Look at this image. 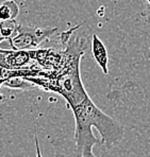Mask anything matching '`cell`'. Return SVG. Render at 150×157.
Wrapping results in <instances>:
<instances>
[{
	"label": "cell",
	"instance_id": "7",
	"mask_svg": "<svg viewBox=\"0 0 150 157\" xmlns=\"http://www.w3.org/2000/svg\"><path fill=\"white\" fill-rule=\"evenodd\" d=\"M140 16L144 18V20L150 26V6L146 4V6L144 8V10L140 12Z\"/></svg>",
	"mask_w": 150,
	"mask_h": 157
},
{
	"label": "cell",
	"instance_id": "4",
	"mask_svg": "<svg viewBox=\"0 0 150 157\" xmlns=\"http://www.w3.org/2000/svg\"><path fill=\"white\" fill-rule=\"evenodd\" d=\"M92 55L95 62L101 68L105 75L109 73V54L105 44L100 38L94 34L92 38Z\"/></svg>",
	"mask_w": 150,
	"mask_h": 157
},
{
	"label": "cell",
	"instance_id": "5",
	"mask_svg": "<svg viewBox=\"0 0 150 157\" xmlns=\"http://www.w3.org/2000/svg\"><path fill=\"white\" fill-rule=\"evenodd\" d=\"M19 13V8L14 0H6L0 6V20L15 19Z\"/></svg>",
	"mask_w": 150,
	"mask_h": 157
},
{
	"label": "cell",
	"instance_id": "10",
	"mask_svg": "<svg viewBox=\"0 0 150 157\" xmlns=\"http://www.w3.org/2000/svg\"><path fill=\"white\" fill-rule=\"evenodd\" d=\"M3 41H6V38H4L3 36L1 35V33H0V44L3 43Z\"/></svg>",
	"mask_w": 150,
	"mask_h": 157
},
{
	"label": "cell",
	"instance_id": "2",
	"mask_svg": "<svg viewBox=\"0 0 150 157\" xmlns=\"http://www.w3.org/2000/svg\"><path fill=\"white\" fill-rule=\"evenodd\" d=\"M57 31V28L31 27L18 24L16 32L8 41L14 50H34L49 39Z\"/></svg>",
	"mask_w": 150,
	"mask_h": 157
},
{
	"label": "cell",
	"instance_id": "8",
	"mask_svg": "<svg viewBox=\"0 0 150 157\" xmlns=\"http://www.w3.org/2000/svg\"><path fill=\"white\" fill-rule=\"evenodd\" d=\"M34 140H35V149H36V157H43L41 154V149H40V142H38V138L36 133H34Z\"/></svg>",
	"mask_w": 150,
	"mask_h": 157
},
{
	"label": "cell",
	"instance_id": "6",
	"mask_svg": "<svg viewBox=\"0 0 150 157\" xmlns=\"http://www.w3.org/2000/svg\"><path fill=\"white\" fill-rule=\"evenodd\" d=\"M18 22L16 19H8V20H0V33L1 35L8 40L14 35L17 29Z\"/></svg>",
	"mask_w": 150,
	"mask_h": 157
},
{
	"label": "cell",
	"instance_id": "3",
	"mask_svg": "<svg viewBox=\"0 0 150 157\" xmlns=\"http://www.w3.org/2000/svg\"><path fill=\"white\" fill-rule=\"evenodd\" d=\"M35 57L32 50L0 49V67L9 70L24 69Z\"/></svg>",
	"mask_w": 150,
	"mask_h": 157
},
{
	"label": "cell",
	"instance_id": "11",
	"mask_svg": "<svg viewBox=\"0 0 150 157\" xmlns=\"http://www.w3.org/2000/svg\"><path fill=\"white\" fill-rule=\"evenodd\" d=\"M145 1H146V4H149L150 6V0H145Z\"/></svg>",
	"mask_w": 150,
	"mask_h": 157
},
{
	"label": "cell",
	"instance_id": "9",
	"mask_svg": "<svg viewBox=\"0 0 150 157\" xmlns=\"http://www.w3.org/2000/svg\"><path fill=\"white\" fill-rule=\"evenodd\" d=\"M6 82V78H0V88H1V86H3V83ZM4 100V98H3V96H2L1 94H0V102L1 101H3Z\"/></svg>",
	"mask_w": 150,
	"mask_h": 157
},
{
	"label": "cell",
	"instance_id": "1",
	"mask_svg": "<svg viewBox=\"0 0 150 157\" xmlns=\"http://www.w3.org/2000/svg\"><path fill=\"white\" fill-rule=\"evenodd\" d=\"M55 91L65 99L75 117L73 137L77 157H97L93 152L95 145L111 149L124 139V125L93 102L83 86L81 75L62 78Z\"/></svg>",
	"mask_w": 150,
	"mask_h": 157
}]
</instances>
